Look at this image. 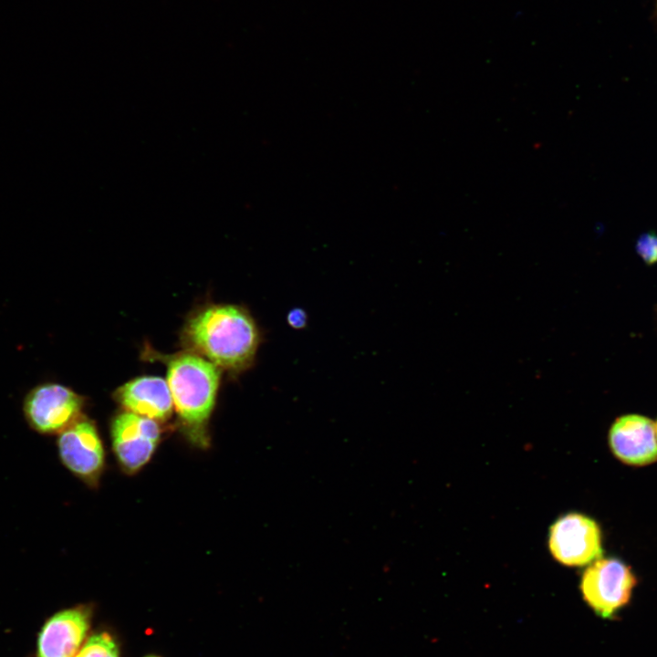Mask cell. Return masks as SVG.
<instances>
[{"mask_svg":"<svg viewBox=\"0 0 657 657\" xmlns=\"http://www.w3.org/2000/svg\"><path fill=\"white\" fill-rule=\"evenodd\" d=\"M183 340L193 352L218 368L241 370L253 361L259 333L252 317L234 305H211L193 315Z\"/></svg>","mask_w":657,"mask_h":657,"instance_id":"1","label":"cell"},{"mask_svg":"<svg viewBox=\"0 0 657 657\" xmlns=\"http://www.w3.org/2000/svg\"><path fill=\"white\" fill-rule=\"evenodd\" d=\"M219 381L218 367L193 352L177 355L168 363L173 405L188 437L197 445L207 444V423Z\"/></svg>","mask_w":657,"mask_h":657,"instance_id":"2","label":"cell"},{"mask_svg":"<svg viewBox=\"0 0 657 657\" xmlns=\"http://www.w3.org/2000/svg\"><path fill=\"white\" fill-rule=\"evenodd\" d=\"M636 578L629 566L615 558H599L584 571L580 590L600 617L611 619L631 597Z\"/></svg>","mask_w":657,"mask_h":657,"instance_id":"3","label":"cell"},{"mask_svg":"<svg viewBox=\"0 0 657 657\" xmlns=\"http://www.w3.org/2000/svg\"><path fill=\"white\" fill-rule=\"evenodd\" d=\"M84 401L71 389L53 382L32 388L24 398L29 428L42 435L59 434L81 417Z\"/></svg>","mask_w":657,"mask_h":657,"instance_id":"4","label":"cell"},{"mask_svg":"<svg viewBox=\"0 0 657 657\" xmlns=\"http://www.w3.org/2000/svg\"><path fill=\"white\" fill-rule=\"evenodd\" d=\"M548 546L553 557L567 566H584L601 558V533L590 517L570 513L549 529Z\"/></svg>","mask_w":657,"mask_h":657,"instance_id":"5","label":"cell"},{"mask_svg":"<svg viewBox=\"0 0 657 657\" xmlns=\"http://www.w3.org/2000/svg\"><path fill=\"white\" fill-rule=\"evenodd\" d=\"M58 456L64 466L81 480L94 484L104 464V449L95 425L80 417L58 434Z\"/></svg>","mask_w":657,"mask_h":657,"instance_id":"6","label":"cell"},{"mask_svg":"<svg viewBox=\"0 0 657 657\" xmlns=\"http://www.w3.org/2000/svg\"><path fill=\"white\" fill-rule=\"evenodd\" d=\"M111 436L120 465L134 473L151 459L159 443L161 429L157 421L126 411L114 419Z\"/></svg>","mask_w":657,"mask_h":657,"instance_id":"7","label":"cell"},{"mask_svg":"<svg viewBox=\"0 0 657 657\" xmlns=\"http://www.w3.org/2000/svg\"><path fill=\"white\" fill-rule=\"evenodd\" d=\"M609 444L614 455L627 464H652L657 461L656 425L642 415L620 416L610 429Z\"/></svg>","mask_w":657,"mask_h":657,"instance_id":"8","label":"cell"},{"mask_svg":"<svg viewBox=\"0 0 657 657\" xmlns=\"http://www.w3.org/2000/svg\"><path fill=\"white\" fill-rule=\"evenodd\" d=\"M89 626V612L77 607L62 610L45 624L38 640V657H75Z\"/></svg>","mask_w":657,"mask_h":657,"instance_id":"9","label":"cell"},{"mask_svg":"<svg viewBox=\"0 0 657 657\" xmlns=\"http://www.w3.org/2000/svg\"><path fill=\"white\" fill-rule=\"evenodd\" d=\"M117 400L128 412L159 421L172 412V398L167 381L159 377H140L121 386Z\"/></svg>","mask_w":657,"mask_h":657,"instance_id":"10","label":"cell"},{"mask_svg":"<svg viewBox=\"0 0 657 657\" xmlns=\"http://www.w3.org/2000/svg\"><path fill=\"white\" fill-rule=\"evenodd\" d=\"M75 657H120L118 647L108 633L94 634L89 638Z\"/></svg>","mask_w":657,"mask_h":657,"instance_id":"11","label":"cell"},{"mask_svg":"<svg viewBox=\"0 0 657 657\" xmlns=\"http://www.w3.org/2000/svg\"><path fill=\"white\" fill-rule=\"evenodd\" d=\"M636 252L647 265L657 263V234H641L636 242Z\"/></svg>","mask_w":657,"mask_h":657,"instance_id":"12","label":"cell"},{"mask_svg":"<svg viewBox=\"0 0 657 657\" xmlns=\"http://www.w3.org/2000/svg\"><path fill=\"white\" fill-rule=\"evenodd\" d=\"M307 315L301 308L292 309L287 315V322L294 328H301L306 325Z\"/></svg>","mask_w":657,"mask_h":657,"instance_id":"13","label":"cell"},{"mask_svg":"<svg viewBox=\"0 0 657 657\" xmlns=\"http://www.w3.org/2000/svg\"><path fill=\"white\" fill-rule=\"evenodd\" d=\"M656 433H657V423H656Z\"/></svg>","mask_w":657,"mask_h":657,"instance_id":"14","label":"cell"},{"mask_svg":"<svg viewBox=\"0 0 657 657\" xmlns=\"http://www.w3.org/2000/svg\"><path fill=\"white\" fill-rule=\"evenodd\" d=\"M148 657H156V656H148Z\"/></svg>","mask_w":657,"mask_h":657,"instance_id":"15","label":"cell"}]
</instances>
